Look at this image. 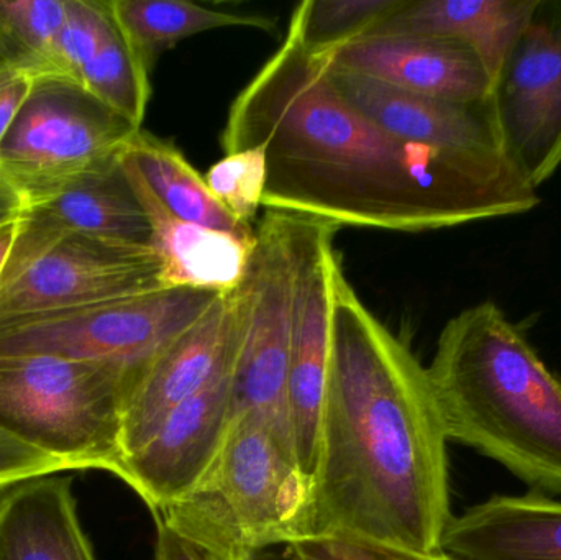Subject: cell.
<instances>
[{
	"label": "cell",
	"instance_id": "1",
	"mask_svg": "<svg viewBox=\"0 0 561 560\" xmlns=\"http://www.w3.org/2000/svg\"><path fill=\"white\" fill-rule=\"evenodd\" d=\"M220 145L224 155L265 148V209L339 229L428 232L540 204L539 190L501 150L415 144L379 127L289 28L233 99Z\"/></svg>",
	"mask_w": 561,
	"mask_h": 560
},
{
	"label": "cell",
	"instance_id": "2",
	"mask_svg": "<svg viewBox=\"0 0 561 560\" xmlns=\"http://www.w3.org/2000/svg\"><path fill=\"white\" fill-rule=\"evenodd\" d=\"M447 443L427 368L340 270L309 536L442 552L454 518Z\"/></svg>",
	"mask_w": 561,
	"mask_h": 560
},
{
	"label": "cell",
	"instance_id": "3",
	"mask_svg": "<svg viewBox=\"0 0 561 560\" xmlns=\"http://www.w3.org/2000/svg\"><path fill=\"white\" fill-rule=\"evenodd\" d=\"M427 374L448 441L561 495V380L496 302L445 324Z\"/></svg>",
	"mask_w": 561,
	"mask_h": 560
},
{
	"label": "cell",
	"instance_id": "4",
	"mask_svg": "<svg viewBox=\"0 0 561 560\" xmlns=\"http://www.w3.org/2000/svg\"><path fill=\"white\" fill-rule=\"evenodd\" d=\"M312 482L297 462L290 430L247 411L203 479L153 513L207 560H247L253 552L307 538Z\"/></svg>",
	"mask_w": 561,
	"mask_h": 560
},
{
	"label": "cell",
	"instance_id": "5",
	"mask_svg": "<svg viewBox=\"0 0 561 560\" xmlns=\"http://www.w3.org/2000/svg\"><path fill=\"white\" fill-rule=\"evenodd\" d=\"M137 374L51 355H0V431L72 470L124 479V410Z\"/></svg>",
	"mask_w": 561,
	"mask_h": 560
},
{
	"label": "cell",
	"instance_id": "6",
	"mask_svg": "<svg viewBox=\"0 0 561 560\" xmlns=\"http://www.w3.org/2000/svg\"><path fill=\"white\" fill-rule=\"evenodd\" d=\"M167 289L153 250L53 229L22 214L0 278V322Z\"/></svg>",
	"mask_w": 561,
	"mask_h": 560
},
{
	"label": "cell",
	"instance_id": "7",
	"mask_svg": "<svg viewBox=\"0 0 561 560\" xmlns=\"http://www.w3.org/2000/svg\"><path fill=\"white\" fill-rule=\"evenodd\" d=\"M222 295L171 288L0 322V355H51L140 374Z\"/></svg>",
	"mask_w": 561,
	"mask_h": 560
},
{
	"label": "cell",
	"instance_id": "8",
	"mask_svg": "<svg viewBox=\"0 0 561 560\" xmlns=\"http://www.w3.org/2000/svg\"><path fill=\"white\" fill-rule=\"evenodd\" d=\"M138 130L81 85L35 79L0 147V178L25 204L115 160Z\"/></svg>",
	"mask_w": 561,
	"mask_h": 560
},
{
	"label": "cell",
	"instance_id": "9",
	"mask_svg": "<svg viewBox=\"0 0 561 560\" xmlns=\"http://www.w3.org/2000/svg\"><path fill=\"white\" fill-rule=\"evenodd\" d=\"M302 219L299 214L265 209L255 226V249L237 289L242 334L232 374V418L259 411L289 427L286 390Z\"/></svg>",
	"mask_w": 561,
	"mask_h": 560
},
{
	"label": "cell",
	"instance_id": "10",
	"mask_svg": "<svg viewBox=\"0 0 561 560\" xmlns=\"http://www.w3.org/2000/svg\"><path fill=\"white\" fill-rule=\"evenodd\" d=\"M501 150L539 190L561 167V0H539L491 92Z\"/></svg>",
	"mask_w": 561,
	"mask_h": 560
},
{
	"label": "cell",
	"instance_id": "11",
	"mask_svg": "<svg viewBox=\"0 0 561 560\" xmlns=\"http://www.w3.org/2000/svg\"><path fill=\"white\" fill-rule=\"evenodd\" d=\"M336 230L325 220L304 217L297 239L286 408L297 462L310 482L332 357L333 288L342 270L333 247Z\"/></svg>",
	"mask_w": 561,
	"mask_h": 560
},
{
	"label": "cell",
	"instance_id": "12",
	"mask_svg": "<svg viewBox=\"0 0 561 560\" xmlns=\"http://www.w3.org/2000/svg\"><path fill=\"white\" fill-rule=\"evenodd\" d=\"M237 289L219 296L196 324L135 377L124 410V460L153 436L178 404L233 370L242 334Z\"/></svg>",
	"mask_w": 561,
	"mask_h": 560
},
{
	"label": "cell",
	"instance_id": "13",
	"mask_svg": "<svg viewBox=\"0 0 561 560\" xmlns=\"http://www.w3.org/2000/svg\"><path fill=\"white\" fill-rule=\"evenodd\" d=\"M232 374L178 404L153 436L128 454L122 482L157 513L190 492L216 459L232 423Z\"/></svg>",
	"mask_w": 561,
	"mask_h": 560
},
{
	"label": "cell",
	"instance_id": "14",
	"mask_svg": "<svg viewBox=\"0 0 561 560\" xmlns=\"http://www.w3.org/2000/svg\"><path fill=\"white\" fill-rule=\"evenodd\" d=\"M323 56L335 68L438 101L484 104L493 92L477 53L448 39L362 36Z\"/></svg>",
	"mask_w": 561,
	"mask_h": 560
},
{
	"label": "cell",
	"instance_id": "15",
	"mask_svg": "<svg viewBox=\"0 0 561 560\" xmlns=\"http://www.w3.org/2000/svg\"><path fill=\"white\" fill-rule=\"evenodd\" d=\"M323 58L330 81L340 94L389 134L435 147L501 150L490 101L484 104H455L412 94L335 68L327 56Z\"/></svg>",
	"mask_w": 561,
	"mask_h": 560
},
{
	"label": "cell",
	"instance_id": "16",
	"mask_svg": "<svg viewBox=\"0 0 561 560\" xmlns=\"http://www.w3.org/2000/svg\"><path fill=\"white\" fill-rule=\"evenodd\" d=\"M118 158L150 220L164 288L199 289L222 296L236 292L245 279L256 229L253 237H240L178 219L151 193L137 168L122 155Z\"/></svg>",
	"mask_w": 561,
	"mask_h": 560
},
{
	"label": "cell",
	"instance_id": "17",
	"mask_svg": "<svg viewBox=\"0 0 561 560\" xmlns=\"http://www.w3.org/2000/svg\"><path fill=\"white\" fill-rule=\"evenodd\" d=\"M118 157L51 193L26 201L22 214L53 229L114 245L153 250L150 220Z\"/></svg>",
	"mask_w": 561,
	"mask_h": 560
},
{
	"label": "cell",
	"instance_id": "18",
	"mask_svg": "<svg viewBox=\"0 0 561 560\" xmlns=\"http://www.w3.org/2000/svg\"><path fill=\"white\" fill-rule=\"evenodd\" d=\"M442 552L454 560H561V502L493 496L451 518Z\"/></svg>",
	"mask_w": 561,
	"mask_h": 560
},
{
	"label": "cell",
	"instance_id": "19",
	"mask_svg": "<svg viewBox=\"0 0 561 560\" xmlns=\"http://www.w3.org/2000/svg\"><path fill=\"white\" fill-rule=\"evenodd\" d=\"M539 0H405L365 36H427L477 53L496 81Z\"/></svg>",
	"mask_w": 561,
	"mask_h": 560
},
{
	"label": "cell",
	"instance_id": "20",
	"mask_svg": "<svg viewBox=\"0 0 561 560\" xmlns=\"http://www.w3.org/2000/svg\"><path fill=\"white\" fill-rule=\"evenodd\" d=\"M0 560H98L71 479L32 477L0 495Z\"/></svg>",
	"mask_w": 561,
	"mask_h": 560
},
{
	"label": "cell",
	"instance_id": "21",
	"mask_svg": "<svg viewBox=\"0 0 561 560\" xmlns=\"http://www.w3.org/2000/svg\"><path fill=\"white\" fill-rule=\"evenodd\" d=\"M137 168L151 193L178 219L207 229L255 236V226L239 222L207 187L206 180L170 141L138 130L121 151Z\"/></svg>",
	"mask_w": 561,
	"mask_h": 560
},
{
	"label": "cell",
	"instance_id": "22",
	"mask_svg": "<svg viewBox=\"0 0 561 560\" xmlns=\"http://www.w3.org/2000/svg\"><path fill=\"white\" fill-rule=\"evenodd\" d=\"M112 16L141 65L153 71L168 49L197 33L227 26L273 30L275 22L250 13L224 12L184 0H107Z\"/></svg>",
	"mask_w": 561,
	"mask_h": 560
},
{
	"label": "cell",
	"instance_id": "23",
	"mask_svg": "<svg viewBox=\"0 0 561 560\" xmlns=\"http://www.w3.org/2000/svg\"><path fill=\"white\" fill-rule=\"evenodd\" d=\"M150 75L114 20L82 72L81 88L135 128H141L151 98Z\"/></svg>",
	"mask_w": 561,
	"mask_h": 560
},
{
	"label": "cell",
	"instance_id": "24",
	"mask_svg": "<svg viewBox=\"0 0 561 560\" xmlns=\"http://www.w3.org/2000/svg\"><path fill=\"white\" fill-rule=\"evenodd\" d=\"M405 0H306L290 15L287 28L312 55H330L368 35Z\"/></svg>",
	"mask_w": 561,
	"mask_h": 560
},
{
	"label": "cell",
	"instance_id": "25",
	"mask_svg": "<svg viewBox=\"0 0 561 560\" xmlns=\"http://www.w3.org/2000/svg\"><path fill=\"white\" fill-rule=\"evenodd\" d=\"M66 10L68 0H0V65L38 78Z\"/></svg>",
	"mask_w": 561,
	"mask_h": 560
},
{
	"label": "cell",
	"instance_id": "26",
	"mask_svg": "<svg viewBox=\"0 0 561 560\" xmlns=\"http://www.w3.org/2000/svg\"><path fill=\"white\" fill-rule=\"evenodd\" d=\"M112 23L114 19L107 2L68 0L65 22L36 79H62L81 85L82 72L94 58Z\"/></svg>",
	"mask_w": 561,
	"mask_h": 560
},
{
	"label": "cell",
	"instance_id": "27",
	"mask_svg": "<svg viewBox=\"0 0 561 560\" xmlns=\"http://www.w3.org/2000/svg\"><path fill=\"white\" fill-rule=\"evenodd\" d=\"M217 201L245 226H253L268 184L265 148L253 147L224 155L204 178Z\"/></svg>",
	"mask_w": 561,
	"mask_h": 560
},
{
	"label": "cell",
	"instance_id": "28",
	"mask_svg": "<svg viewBox=\"0 0 561 560\" xmlns=\"http://www.w3.org/2000/svg\"><path fill=\"white\" fill-rule=\"evenodd\" d=\"M304 560H448L444 552L422 555L345 535H319L294 542Z\"/></svg>",
	"mask_w": 561,
	"mask_h": 560
},
{
	"label": "cell",
	"instance_id": "29",
	"mask_svg": "<svg viewBox=\"0 0 561 560\" xmlns=\"http://www.w3.org/2000/svg\"><path fill=\"white\" fill-rule=\"evenodd\" d=\"M72 470L68 464L25 446L0 431V492L32 479Z\"/></svg>",
	"mask_w": 561,
	"mask_h": 560
},
{
	"label": "cell",
	"instance_id": "30",
	"mask_svg": "<svg viewBox=\"0 0 561 560\" xmlns=\"http://www.w3.org/2000/svg\"><path fill=\"white\" fill-rule=\"evenodd\" d=\"M33 81L28 72L0 65V147L28 99Z\"/></svg>",
	"mask_w": 561,
	"mask_h": 560
},
{
	"label": "cell",
	"instance_id": "31",
	"mask_svg": "<svg viewBox=\"0 0 561 560\" xmlns=\"http://www.w3.org/2000/svg\"><path fill=\"white\" fill-rule=\"evenodd\" d=\"M157 560H207L203 552L197 551L190 542L171 532L167 526L157 523Z\"/></svg>",
	"mask_w": 561,
	"mask_h": 560
},
{
	"label": "cell",
	"instance_id": "32",
	"mask_svg": "<svg viewBox=\"0 0 561 560\" xmlns=\"http://www.w3.org/2000/svg\"><path fill=\"white\" fill-rule=\"evenodd\" d=\"M23 210L22 197L0 178V227L19 219Z\"/></svg>",
	"mask_w": 561,
	"mask_h": 560
},
{
	"label": "cell",
	"instance_id": "33",
	"mask_svg": "<svg viewBox=\"0 0 561 560\" xmlns=\"http://www.w3.org/2000/svg\"><path fill=\"white\" fill-rule=\"evenodd\" d=\"M247 560H304L300 552L297 551L294 542L287 545L272 546V548L262 549L253 552Z\"/></svg>",
	"mask_w": 561,
	"mask_h": 560
},
{
	"label": "cell",
	"instance_id": "34",
	"mask_svg": "<svg viewBox=\"0 0 561 560\" xmlns=\"http://www.w3.org/2000/svg\"><path fill=\"white\" fill-rule=\"evenodd\" d=\"M20 216H22V214H20ZM19 219L7 224V226L0 227V278H2L7 262H9L10 250H12L13 240H15L16 224H19Z\"/></svg>",
	"mask_w": 561,
	"mask_h": 560
},
{
	"label": "cell",
	"instance_id": "35",
	"mask_svg": "<svg viewBox=\"0 0 561 560\" xmlns=\"http://www.w3.org/2000/svg\"><path fill=\"white\" fill-rule=\"evenodd\" d=\"M447 558H448V556H447ZM448 560H454V559L448 558Z\"/></svg>",
	"mask_w": 561,
	"mask_h": 560
}]
</instances>
